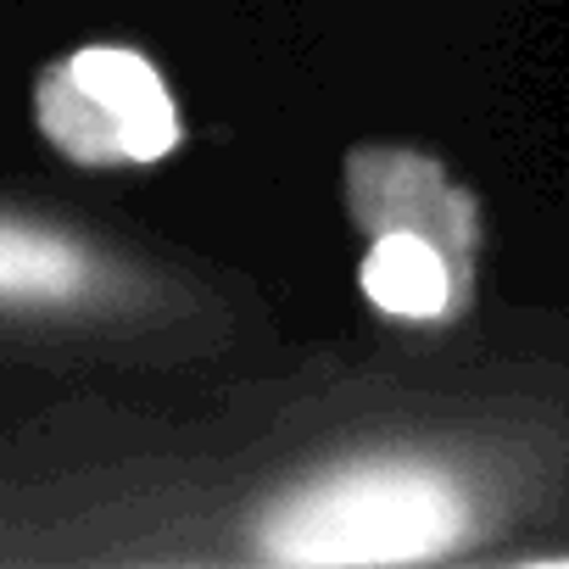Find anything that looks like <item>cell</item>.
<instances>
[{
  "mask_svg": "<svg viewBox=\"0 0 569 569\" xmlns=\"http://www.w3.org/2000/svg\"><path fill=\"white\" fill-rule=\"evenodd\" d=\"M352 223L363 229L358 291L397 330H447L480 291V212L452 173L386 146L347 162Z\"/></svg>",
  "mask_w": 569,
  "mask_h": 569,
  "instance_id": "obj_1",
  "label": "cell"
},
{
  "mask_svg": "<svg viewBox=\"0 0 569 569\" xmlns=\"http://www.w3.org/2000/svg\"><path fill=\"white\" fill-rule=\"evenodd\" d=\"M40 134L90 173L157 168L179 151L184 118L168 79L129 46H84L34 84Z\"/></svg>",
  "mask_w": 569,
  "mask_h": 569,
  "instance_id": "obj_2",
  "label": "cell"
},
{
  "mask_svg": "<svg viewBox=\"0 0 569 569\" xmlns=\"http://www.w3.org/2000/svg\"><path fill=\"white\" fill-rule=\"evenodd\" d=\"M123 297L118 262L73 229L0 218V313H90Z\"/></svg>",
  "mask_w": 569,
  "mask_h": 569,
  "instance_id": "obj_3",
  "label": "cell"
}]
</instances>
